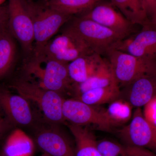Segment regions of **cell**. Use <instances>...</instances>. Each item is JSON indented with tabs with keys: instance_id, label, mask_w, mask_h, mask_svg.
Returning a JSON list of instances; mask_svg holds the SVG:
<instances>
[{
	"instance_id": "1",
	"label": "cell",
	"mask_w": 156,
	"mask_h": 156,
	"mask_svg": "<svg viewBox=\"0 0 156 156\" xmlns=\"http://www.w3.org/2000/svg\"><path fill=\"white\" fill-rule=\"evenodd\" d=\"M68 64L43 56L32 57L24 66L26 80L39 87L61 93L72 88Z\"/></svg>"
},
{
	"instance_id": "2",
	"label": "cell",
	"mask_w": 156,
	"mask_h": 156,
	"mask_svg": "<svg viewBox=\"0 0 156 156\" xmlns=\"http://www.w3.org/2000/svg\"><path fill=\"white\" fill-rule=\"evenodd\" d=\"M10 87L29 102L34 103L48 122L58 124L65 122L62 114L65 99L61 93L44 89L24 78L15 81Z\"/></svg>"
},
{
	"instance_id": "3",
	"label": "cell",
	"mask_w": 156,
	"mask_h": 156,
	"mask_svg": "<svg viewBox=\"0 0 156 156\" xmlns=\"http://www.w3.org/2000/svg\"><path fill=\"white\" fill-rule=\"evenodd\" d=\"M115 79L124 87L140 78L156 73V59L133 56L115 49L106 54Z\"/></svg>"
},
{
	"instance_id": "4",
	"label": "cell",
	"mask_w": 156,
	"mask_h": 156,
	"mask_svg": "<svg viewBox=\"0 0 156 156\" xmlns=\"http://www.w3.org/2000/svg\"><path fill=\"white\" fill-rule=\"evenodd\" d=\"M33 23L34 45L32 57H38L52 37L72 16L50 9H38L28 5Z\"/></svg>"
},
{
	"instance_id": "5",
	"label": "cell",
	"mask_w": 156,
	"mask_h": 156,
	"mask_svg": "<svg viewBox=\"0 0 156 156\" xmlns=\"http://www.w3.org/2000/svg\"><path fill=\"white\" fill-rule=\"evenodd\" d=\"M94 53L84 40L68 27L62 33L51 39L39 56L69 63L79 57Z\"/></svg>"
},
{
	"instance_id": "6",
	"label": "cell",
	"mask_w": 156,
	"mask_h": 156,
	"mask_svg": "<svg viewBox=\"0 0 156 156\" xmlns=\"http://www.w3.org/2000/svg\"><path fill=\"white\" fill-rule=\"evenodd\" d=\"M69 28L86 41L94 53L106 55L124 37L90 20L80 17L74 20Z\"/></svg>"
},
{
	"instance_id": "7",
	"label": "cell",
	"mask_w": 156,
	"mask_h": 156,
	"mask_svg": "<svg viewBox=\"0 0 156 156\" xmlns=\"http://www.w3.org/2000/svg\"><path fill=\"white\" fill-rule=\"evenodd\" d=\"M8 28L11 35L21 45L26 55L33 53V23L28 4L23 0H8Z\"/></svg>"
},
{
	"instance_id": "8",
	"label": "cell",
	"mask_w": 156,
	"mask_h": 156,
	"mask_svg": "<svg viewBox=\"0 0 156 156\" xmlns=\"http://www.w3.org/2000/svg\"><path fill=\"white\" fill-rule=\"evenodd\" d=\"M94 106L76 98L65 99L62 105L64 119L74 125L83 126L93 125L101 131H111L113 126L105 110H98Z\"/></svg>"
},
{
	"instance_id": "9",
	"label": "cell",
	"mask_w": 156,
	"mask_h": 156,
	"mask_svg": "<svg viewBox=\"0 0 156 156\" xmlns=\"http://www.w3.org/2000/svg\"><path fill=\"white\" fill-rule=\"evenodd\" d=\"M119 133L124 143L146 149L156 155V127L146 119L141 108H135L131 122Z\"/></svg>"
},
{
	"instance_id": "10",
	"label": "cell",
	"mask_w": 156,
	"mask_h": 156,
	"mask_svg": "<svg viewBox=\"0 0 156 156\" xmlns=\"http://www.w3.org/2000/svg\"><path fill=\"white\" fill-rule=\"evenodd\" d=\"M143 26L144 28L141 31L120 40L111 49L140 58L156 59V28L149 23Z\"/></svg>"
},
{
	"instance_id": "11",
	"label": "cell",
	"mask_w": 156,
	"mask_h": 156,
	"mask_svg": "<svg viewBox=\"0 0 156 156\" xmlns=\"http://www.w3.org/2000/svg\"><path fill=\"white\" fill-rule=\"evenodd\" d=\"M112 5L101 2L83 13L80 17L110 29L126 38L132 31L133 24Z\"/></svg>"
},
{
	"instance_id": "12",
	"label": "cell",
	"mask_w": 156,
	"mask_h": 156,
	"mask_svg": "<svg viewBox=\"0 0 156 156\" xmlns=\"http://www.w3.org/2000/svg\"><path fill=\"white\" fill-rule=\"evenodd\" d=\"M156 98V73L140 78L124 87L119 98L132 107L141 108Z\"/></svg>"
},
{
	"instance_id": "13",
	"label": "cell",
	"mask_w": 156,
	"mask_h": 156,
	"mask_svg": "<svg viewBox=\"0 0 156 156\" xmlns=\"http://www.w3.org/2000/svg\"><path fill=\"white\" fill-rule=\"evenodd\" d=\"M0 108L9 121L16 125L27 126L33 119L29 102L21 95L0 90Z\"/></svg>"
},
{
	"instance_id": "14",
	"label": "cell",
	"mask_w": 156,
	"mask_h": 156,
	"mask_svg": "<svg viewBox=\"0 0 156 156\" xmlns=\"http://www.w3.org/2000/svg\"><path fill=\"white\" fill-rule=\"evenodd\" d=\"M36 141L44 153L51 156H76L75 148L69 140L55 128L40 131L37 134Z\"/></svg>"
},
{
	"instance_id": "15",
	"label": "cell",
	"mask_w": 156,
	"mask_h": 156,
	"mask_svg": "<svg viewBox=\"0 0 156 156\" xmlns=\"http://www.w3.org/2000/svg\"><path fill=\"white\" fill-rule=\"evenodd\" d=\"M99 54L94 53L81 56L69 62L68 70L73 83H83L93 75L104 60Z\"/></svg>"
},
{
	"instance_id": "16",
	"label": "cell",
	"mask_w": 156,
	"mask_h": 156,
	"mask_svg": "<svg viewBox=\"0 0 156 156\" xmlns=\"http://www.w3.org/2000/svg\"><path fill=\"white\" fill-rule=\"evenodd\" d=\"M69 128L75 141L76 156H102L98 148L95 135L89 128L72 124Z\"/></svg>"
},
{
	"instance_id": "17",
	"label": "cell",
	"mask_w": 156,
	"mask_h": 156,
	"mask_svg": "<svg viewBox=\"0 0 156 156\" xmlns=\"http://www.w3.org/2000/svg\"><path fill=\"white\" fill-rule=\"evenodd\" d=\"M115 83L117 82L109 62L107 58H104L100 67L93 75L83 83L73 84L72 88L77 97L89 90L108 87Z\"/></svg>"
},
{
	"instance_id": "18",
	"label": "cell",
	"mask_w": 156,
	"mask_h": 156,
	"mask_svg": "<svg viewBox=\"0 0 156 156\" xmlns=\"http://www.w3.org/2000/svg\"><path fill=\"white\" fill-rule=\"evenodd\" d=\"M34 151L33 141L21 129L14 130L4 145V155L5 156H33Z\"/></svg>"
},
{
	"instance_id": "19",
	"label": "cell",
	"mask_w": 156,
	"mask_h": 156,
	"mask_svg": "<svg viewBox=\"0 0 156 156\" xmlns=\"http://www.w3.org/2000/svg\"><path fill=\"white\" fill-rule=\"evenodd\" d=\"M97 147L102 156H156L146 149L107 140L97 141Z\"/></svg>"
},
{
	"instance_id": "20",
	"label": "cell",
	"mask_w": 156,
	"mask_h": 156,
	"mask_svg": "<svg viewBox=\"0 0 156 156\" xmlns=\"http://www.w3.org/2000/svg\"><path fill=\"white\" fill-rule=\"evenodd\" d=\"M120 92L119 84L115 83L108 87L89 90L78 95L76 99L89 105L97 106L119 99Z\"/></svg>"
},
{
	"instance_id": "21",
	"label": "cell",
	"mask_w": 156,
	"mask_h": 156,
	"mask_svg": "<svg viewBox=\"0 0 156 156\" xmlns=\"http://www.w3.org/2000/svg\"><path fill=\"white\" fill-rule=\"evenodd\" d=\"M113 6L132 24L144 25L148 23L147 15L141 0H112Z\"/></svg>"
},
{
	"instance_id": "22",
	"label": "cell",
	"mask_w": 156,
	"mask_h": 156,
	"mask_svg": "<svg viewBox=\"0 0 156 156\" xmlns=\"http://www.w3.org/2000/svg\"><path fill=\"white\" fill-rule=\"evenodd\" d=\"M13 37L8 27L0 39V79L7 75L15 60L16 49Z\"/></svg>"
},
{
	"instance_id": "23",
	"label": "cell",
	"mask_w": 156,
	"mask_h": 156,
	"mask_svg": "<svg viewBox=\"0 0 156 156\" xmlns=\"http://www.w3.org/2000/svg\"><path fill=\"white\" fill-rule=\"evenodd\" d=\"M103 0H49L48 7L60 13L72 16L84 13Z\"/></svg>"
},
{
	"instance_id": "24",
	"label": "cell",
	"mask_w": 156,
	"mask_h": 156,
	"mask_svg": "<svg viewBox=\"0 0 156 156\" xmlns=\"http://www.w3.org/2000/svg\"><path fill=\"white\" fill-rule=\"evenodd\" d=\"M131 105L123 99L119 98L109 103L105 110V114L113 127L126 124L132 117Z\"/></svg>"
},
{
	"instance_id": "25",
	"label": "cell",
	"mask_w": 156,
	"mask_h": 156,
	"mask_svg": "<svg viewBox=\"0 0 156 156\" xmlns=\"http://www.w3.org/2000/svg\"><path fill=\"white\" fill-rule=\"evenodd\" d=\"M144 8L147 14L150 16L156 9V0H141Z\"/></svg>"
},
{
	"instance_id": "26",
	"label": "cell",
	"mask_w": 156,
	"mask_h": 156,
	"mask_svg": "<svg viewBox=\"0 0 156 156\" xmlns=\"http://www.w3.org/2000/svg\"><path fill=\"white\" fill-rule=\"evenodd\" d=\"M9 125L8 121L0 115V136L7 130Z\"/></svg>"
},
{
	"instance_id": "27",
	"label": "cell",
	"mask_w": 156,
	"mask_h": 156,
	"mask_svg": "<svg viewBox=\"0 0 156 156\" xmlns=\"http://www.w3.org/2000/svg\"><path fill=\"white\" fill-rule=\"evenodd\" d=\"M149 23L152 26L156 28V9L151 15L150 20L149 21Z\"/></svg>"
},
{
	"instance_id": "28",
	"label": "cell",
	"mask_w": 156,
	"mask_h": 156,
	"mask_svg": "<svg viewBox=\"0 0 156 156\" xmlns=\"http://www.w3.org/2000/svg\"><path fill=\"white\" fill-rule=\"evenodd\" d=\"M8 6H0V18L5 16L6 14H8Z\"/></svg>"
},
{
	"instance_id": "29",
	"label": "cell",
	"mask_w": 156,
	"mask_h": 156,
	"mask_svg": "<svg viewBox=\"0 0 156 156\" xmlns=\"http://www.w3.org/2000/svg\"><path fill=\"white\" fill-rule=\"evenodd\" d=\"M8 20H9V13L0 18V27L8 22Z\"/></svg>"
},
{
	"instance_id": "30",
	"label": "cell",
	"mask_w": 156,
	"mask_h": 156,
	"mask_svg": "<svg viewBox=\"0 0 156 156\" xmlns=\"http://www.w3.org/2000/svg\"><path fill=\"white\" fill-rule=\"evenodd\" d=\"M8 27V22L1 26L0 27V39L2 38L3 35V34L5 32V30Z\"/></svg>"
},
{
	"instance_id": "31",
	"label": "cell",
	"mask_w": 156,
	"mask_h": 156,
	"mask_svg": "<svg viewBox=\"0 0 156 156\" xmlns=\"http://www.w3.org/2000/svg\"><path fill=\"white\" fill-rule=\"evenodd\" d=\"M40 156H51L50 155L48 154L47 153H44L43 154H42Z\"/></svg>"
},
{
	"instance_id": "32",
	"label": "cell",
	"mask_w": 156,
	"mask_h": 156,
	"mask_svg": "<svg viewBox=\"0 0 156 156\" xmlns=\"http://www.w3.org/2000/svg\"><path fill=\"white\" fill-rule=\"evenodd\" d=\"M6 0H0V6H1V5H2V4Z\"/></svg>"
},
{
	"instance_id": "33",
	"label": "cell",
	"mask_w": 156,
	"mask_h": 156,
	"mask_svg": "<svg viewBox=\"0 0 156 156\" xmlns=\"http://www.w3.org/2000/svg\"><path fill=\"white\" fill-rule=\"evenodd\" d=\"M5 156L4 155H3V156Z\"/></svg>"
}]
</instances>
